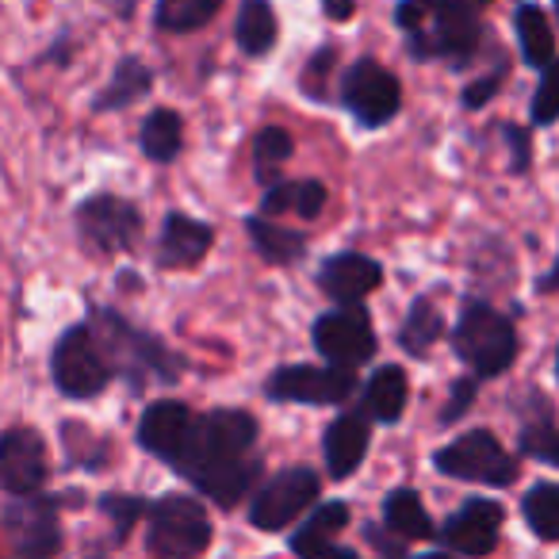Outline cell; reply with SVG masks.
Wrapping results in <instances>:
<instances>
[{
    "mask_svg": "<svg viewBox=\"0 0 559 559\" xmlns=\"http://www.w3.org/2000/svg\"><path fill=\"white\" fill-rule=\"evenodd\" d=\"M257 441V418L246 411H211L200 414L195 433L188 441L185 456L177 460V472L192 479L195 490L215 498L223 510L238 506L246 490L261 475V460L249 456Z\"/></svg>",
    "mask_w": 559,
    "mask_h": 559,
    "instance_id": "6da1fadb",
    "label": "cell"
},
{
    "mask_svg": "<svg viewBox=\"0 0 559 559\" xmlns=\"http://www.w3.org/2000/svg\"><path fill=\"white\" fill-rule=\"evenodd\" d=\"M452 345H456V357L479 380L502 376L518 360V330H513V322L506 314H498L490 304H479V299L464 304L456 330H452Z\"/></svg>",
    "mask_w": 559,
    "mask_h": 559,
    "instance_id": "7a4b0ae2",
    "label": "cell"
},
{
    "mask_svg": "<svg viewBox=\"0 0 559 559\" xmlns=\"http://www.w3.org/2000/svg\"><path fill=\"white\" fill-rule=\"evenodd\" d=\"M96 337H100L104 353H108L111 368H123L134 391H142L146 380L157 383H177L180 380V357H173L157 337L142 334V330L127 326L116 311H96Z\"/></svg>",
    "mask_w": 559,
    "mask_h": 559,
    "instance_id": "3957f363",
    "label": "cell"
},
{
    "mask_svg": "<svg viewBox=\"0 0 559 559\" xmlns=\"http://www.w3.org/2000/svg\"><path fill=\"white\" fill-rule=\"evenodd\" d=\"M50 372H55V388L70 399H93L108 388L111 380V360L104 353L100 337L93 334V326H70L55 345L50 357Z\"/></svg>",
    "mask_w": 559,
    "mask_h": 559,
    "instance_id": "277c9868",
    "label": "cell"
},
{
    "mask_svg": "<svg viewBox=\"0 0 559 559\" xmlns=\"http://www.w3.org/2000/svg\"><path fill=\"white\" fill-rule=\"evenodd\" d=\"M433 464H437V472H444L449 479L487 483V487H510V483L518 479V460L498 444V437L490 433V429L460 433L452 444L437 449Z\"/></svg>",
    "mask_w": 559,
    "mask_h": 559,
    "instance_id": "5b68a950",
    "label": "cell"
},
{
    "mask_svg": "<svg viewBox=\"0 0 559 559\" xmlns=\"http://www.w3.org/2000/svg\"><path fill=\"white\" fill-rule=\"evenodd\" d=\"M211 544V521L195 498L165 495L150 506V536L146 548L154 556H200Z\"/></svg>",
    "mask_w": 559,
    "mask_h": 559,
    "instance_id": "8992f818",
    "label": "cell"
},
{
    "mask_svg": "<svg viewBox=\"0 0 559 559\" xmlns=\"http://www.w3.org/2000/svg\"><path fill=\"white\" fill-rule=\"evenodd\" d=\"M342 104L360 127L376 131V127L391 123L403 108V88L391 70H383L376 58H360L353 70L342 78Z\"/></svg>",
    "mask_w": 559,
    "mask_h": 559,
    "instance_id": "52a82bcc",
    "label": "cell"
},
{
    "mask_svg": "<svg viewBox=\"0 0 559 559\" xmlns=\"http://www.w3.org/2000/svg\"><path fill=\"white\" fill-rule=\"evenodd\" d=\"M357 388V376L353 368L334 365L330 360L326 368L319 365H288L280 372L269 376L264 383V395L276 399V403H307V406H337L353 395Z\"/></svg>",
    "mask_w": 559,
    "mask_h": 559,
    "instance_id": "ba28073f",
    "label": "cell"
},
{
    "mask_svg": "<svg viewBox=\"0 0 559 559\" xmlns=\"http://www.w3.org/2000/svg\"><path fill=\"white\" fill-rule=\"evenodd\" d=\"M4 528L20 559H47L62 548V528H58V506L55 498L39 495H9L4 510Z\"/></svg>",
    "mask_w": 559,
    "mask_h": 559,
    "instance_id": "9c48e42d",
    "label": "cell"
},
{
    "mask_svg": "<svg viewBox=\"0 0 559 559\" xmlns=\"http://www.w3.org/2000/svg\"><path fill=\"white\" fill-rule=\"evenodd\" d=\"M319 498V475L311 467H284L276 479H269L261 487V495L249 506V525L261 528V533H276V528H288L307 506H314Z\"/></svg>",
    "mask_w": 559,
    "mask_h": 559,
    "instance_id": "30bf717a",
    "label": "cell"
},
{
    "mask_svg": "<svg viewBox=\"0 0 559 559\" xmlns=\"http://www.w3.org/2000/svg\"><path fill=\"white\" fill-rule=\"evenodd\" d=\"M78 230L81 241L100 257L123 253V249H131L139 241L142 215L134 203L119 200V195H93V200H85L78 207Z\"/></svg>",
    "mask_w": 559,
    "mask_h": 559,
    "instance_id": "8fae6325",
    "label": "cell"
},
{
    "mask_svg": "<svg viewBox=\"0 0 559 559\" xmlns=\"http://www.w3.org/2000/svg\"><path fill=\"white\" fill-rule=\"evenodd\" d=\"M314 349H319L326 360L345 365V368L368 365V360H372V353H376L372 319H368L357 304L334 307V311L322 314V319L314 322Z\"/></svg>",
    "mask_w": 559,
    "mask_h": 559,
    "instance_id": "7c38bea8",
    "label": "cell"
},
{
    "mask_svg": "<svg viewBox=\"0 0 559 559\" xmlns=\"http://www.w3.org/2000/svg\"><path fill=\"white\" fill-rule=\"evenodd\" d=\"M195 421H200V414H192L185 403L162 399V403L146 406V414H142L139 444L150 452V456L177 467V460L185 456L188 441H192V433H195Z\"/></svg>",
    "mask_w": 559,
    "mask_h": 559,
    "instance_id": "4fadbf2b",
    "label": "cell"
},
{
    "mask_svg": "<svg viewBox=\"0 0 559 559\" xmlns=\"http://www.w3.org/2000/svg\"><path fill=\"white\" fill-rule=\"evenodd\" d=\"M47 467V444L35 429H9L0 441V483L9 495H32L43 490Z\"/></svg>",
    "mask_w": 559,
    "mask_h": 559,
    "instance_id": "5bb4252c",
    "label": "cell"
},
{
    "mask_svg": "<svg viewBox=\"0 0 559 559\" xmlns=\"http://www.w3.org/2000/svg\"><path fill=\"white\" fill-rule=\"evenodd\" d=\"M506 513L498 502L490 498H472L464 502L441 528V544L449 551H460V556H487L498 544V528H502Z\"/></svg>",
    "mask_w": 559,
    "mask_h": 559,
    "instance_id": "9a60e30c",
    "label": "cell"
},
{
    "mask_svg": "<svg viewBox=\"0 0 559 559\" xmlns=\"http://www.w3.org/2000/svg\"><path fill=\"white\" fill-rule=\"evenodd\" d=\"M479 0H433V47L437 58L467 62L479 47Z\"/></svg>",
    "mask_w": 559,
    "mask_h": 559,
    "instance_id": "2e32d148",
    "label": "cell"
},
{
    "mask_svg": "<svg viewBox=\"0 0 559 559\" xmlns=\"http://www.w3.org/2000/svg\"><path fill=\"white\" fill-rule=\"evenodd\" d=\"M383 284L380 261L365 253H334L330 261H322L319 269V288L326 292L334 304H360L365 296H372Z\"/></svg>",
    "mask_w": 559,
    "mask_h": 559,
    "instance_id": "e0dca14e",
    "label": "cell"
},
{
    "mask_svg": "<svg viewBox=\"0 0 559 559\" xmlns=\"http://www.w3.org/2000/svg\"><path fill=\"white\" fill-rule=\"evenodd\" d=\"M211 241H215V230L207 223L169 211L162 223V238H157V264L162 269H188V264L203 261Z\"/></svg>",
    "mask_w": 559,
    "mask_h": 559,
    "instance_id": "ac0fdd59",
    "label": "cell"
},
{
    "mask_svg": "<svg viewBox=\"0 0 559 559\" xmlns=\"http://www.w3.org/2000/svg\"><path fill=\"white\" fill-rule=\"evenodd\" d=\"M349 525V506L345 502H322L311 518L304 521L296 536L288 540V548L296 556H330V559H357L353 548H337L334 536Z\"/></svg>",
    "mask_w": 559,
    "mask_h": 559,
    "instance_id": "d6986e66",
    "label": "cell"
},
{
    "mask_svg": "<svg viewBox=\"0 0 559 559\" xmlns=\"http://www.w3.org/2000/svg\"><path fill=\"white\" fill-rule=\"evenodd\" d=\"M322 452H326L330 475H334V479H349L368 452V418L365 414H337V418L326 426Z\"/></svg>",
    "mask_w": 559,
    "mask_h": 559,
    "instance_id": "ffe728a7",
    "label": "cell"
},
{
    "mask_svg": "<svg viewBox=\"0 0 559 559\" xmlns=\"http://www.w3.org/2000/svg\"><path fill=\"white\" fill-rule=\"evenodd\" d=\"M406 399H411V380L399 365L376 368V376L365 388V411L380 426H395L406 411Z\"/></svg>",
    "mask_w": 559,
    "mask_h": 559,
    "instance_id": "44dd1931",
    "label": "cell"
},
{
    "mask_svg": "<svg viewBox=\"0 0 559 559\" xmlns=\"http://www.w3.org/2000/svg\"><path fill=\"white\" fill-rule=\"evenodd\" d=\"M383 525L395 536H403V540H429L433 533H441V528H433L426 506L411 487H399L383 498Z\"/></svg>",
    "mask_w": 559,
    "mask_h": 559,
    "instance_id": "7402d4cb",
    "label": "cell"
},
{
    "mask_svg": "<svg viewBox=\"0 0 559 559\" xmlns=\"http://www.w3.org/2000/svg\"><path fill=\"white\" fill-rule=\"evenodd\" d=\"M264 215H299V218H319L326 207V188L319 180H292V185H269L261 200Z\"/></svg>",
    "mask_w": 559,
    "mask_h": 559,
    "instance_id": "603a6c76",
    "label": "cell"
},
{
    "mask_svg": "<svg viewBox=\"0 0 559 559\" xmlns=\"http://www.w3.org/2000/svg\"><path fill=\"white\" fill-rule=\"evenodd\" d=\"M246 230H249V238H253L257 253H261L269 264H292V261H299L307 249L304 234L288 230V226H280V223H269L264 215L246 218Z\"/></svg>",
    "mask_w": 559,
    "mask_h": 559,
    "instance_id": "cb8c5ba5",
    "label": "cell"
},
{
    "mask_svg": "<svg viewBox=\"0 0 559 559\" xmlns=\"http://www.w3.org/2000/svg\"><path fill=\"white\" fill-rule=\"evenodd\" d=\"M154 88V73L139 62V58H123L111 73L108 88L93 100L96 111H116V108H127V104L142 100V96Z\"/></svg>",
    "mask_w": 559,
    "mask_h": 559,
    "instance_id": "d4e9b609",
    "label": "cell"
},
{
    "mask_svg": "<svg viewBox=\"0 0 559 559\" xmlns=\"http://www.w3.org/2000/svg\"><path fill=\"white\" fill-rule=\"evenodd\" d=\"M142 154L150 157V162L157 165H169L173 157L180 154V146H185V123H180L177 111L169 108H157L146 116V123H142Z\"/></svg>",
    "mask_w": 559,
    "mask_h": 559,
    "instance_id": "484cf974",
    "label": "cell"
},
{
    "mask_svg": "<svg viewBox=\"0 0 559 559\" xmlns=\"http://www.w3.org/2000/svg\"><path fill=\"white\" fill-rule=\"evenodd\" d=\"M238 47L249 58H261L276 47V12L269 0H246L238 12Z\"/></svg>",
    "mask_w": 559,
    "mask_h": 559,
    "instance_id": "4316f807",
    "label": "cell"
},
{
    "mask_svg": "<svg viewBox=\"0 0 559 559\" xmlns=\"http://www.w3.org/2000/svg\"><path fill=\"white\" fill-rule=\"evenodd\" d=\"M518 39H521V58H525L533 70H544L556 55V39H551V24L536 4H521L518 9Z\"/></svg>",
    "mask_w": 559,
    "mask_h": 559,
    "instance_id": "83f0119b",
    "label": "cell"
},
{
    "mask_svg": "<svg viewBox=\"0 0 559 559\" xmlns=\"http://www.w3.org/2000/svg\"><path fill=\"white\" fill-rule=\"evenodd\" d=\"M441 334H444V322H441V314H437V307L429 304V299H414L411 314H406V322L399 326V345H403L411 357H429V349H433V342Z\"/></svg>",
    "mask_w": 559,
    "mask_h": 559,
    "instance_id": "f1b7e54d",
    "label": "cell"
},
{
    "mask_svg": "<svg viewBox=\"0 0 559 559\" xmlns=\"http://www.w3.org/2000/svg\"><path fill=\"white\" fill-rule=\"evenodd\" d=\"M218 9H223V0H157L154 20L162 32H195Z\"/></svg>",
    "mask_w": 559,
    "mask_h": 559,
    "instance_id": "f546056e",
    "label": "cell"
},
{
    "mask_svg": "<svg viewBox=\"0 0 559 559\" xmlns=\"http://www.w3.org/2000/svg\"><path fill=\"white\" fill-rule=\"evenodd\" d=\"M292 150H296V142H292V134L284 131V127H264V131L253 139V173H257V180H261V185H276L280 165L288 162Z\"/></svg>",
    "mask_w": 559,
    "mask_h": 559,
    "instance_id": "4dcf8cb0",
    "label": "cell"
},
{
    "mask_svg": "<svg viewBox=\"0 0 559 559\" xmlns=\"http://www.w3.org/2000/svg\"><path fill=\"white\" fill-rule=\"evenodd\" d=\"M525 521L540 540H559V483H536L528 490Z\"/></svg>",
    "mask_w": 559,
    "mask_h": 559,
    "instance_id": "1f68e13d",
    "label": "cell"
},
{
    "mask_svg": "<svg viewBox=\"0 0 559 559\" xmlns=\"http://www.w3.org/2000/svg\"><path fill=\"white\" fill-rule=\"evenodd\" d=\"M521 452L533 460H544V464H559V429L551 426L548 418H536L521 426Z\"/></svg>",
    "mask_w": 559,
    "mask_h": 559,
    "instance_id": "d6a6232c",
    "label": "cell"
},
{
    "mask_svg": "<svg viewBox=\"0 0 559 559\" xmlns=\"http://www.w3.org/2000/svg\"><path fill=\"white\" fill-rule=\"evenodd\" d=\"M100 513L104 518H111L116 536H127L134 528V521L146 513V502L134 498V495H100Z\"/></svg>",
    "mask_w": 559,
    "mask_h": 559,
    "instance_id": "836d02e7",
    "label": "cell"
},
{
    "mask_svg": "<svg viewBox=\"0 0 559 559\" xmlns=\"http://www.w3.org/2000/svg\"><path fill=\"white\" fill-rule=\"evenodd\" d=\"M556 119H559V62H548L533 96V123H556Z\"/></svg>",
    "mask_w": 559,
    "mask_h": 559,
    "instance_id": "e575fe53",
    "label": "cell"
},
{
    "mask_svg": "<svg viewBox=\"0 0 559 559\" xmlns=\"http://www.w3.org/2000/svg\"><path fill=\"white\" fill-rule=\"evenodd\" d=\"M472 399H475V380L452 383V395H449V403H444V411H441V426H452V421H456L460 414H467Z\"/></svg>",
    "mask_w": 559,
    "mask_h": 559,
    "instance_id": "d590c367",
    "label": "cell"
},
{
    "mask_svg": "<svg viewBox=\"0 0 559 559\" xmlns=\"http://www.w3.org/2000/svg\"><path fill=\"white\" fill-rule=\"evenodd\" d=\"M429 16H433V0H403L395 9V20L403 32H418L421 24H429Z\"/></svg>",
    "mask_w": 559,
    "mask_h": 559,
    "instance_id": "8d00e7d4",
    "label": "cell"
},
{
    "mask_svg": "<svg viewBox=\"0 0 559 559\" xmlns=\"http://www.w3.org/2000/svg\"><path fill=\"white\" fill-rule=\"evenodd\" d=\"M498 85H502V70H498L495 78H483V81H475V85H467V88H464V104H467L472 111H475V108H483V104H487L490 96L498 93Z\"/></svg>",
    "mask_w": 559,
    "mask_h": 559,
    "instance_id": "74e56055",
    "label": "cell"
},
{
    "mask_svg": "<svg viewBox=\"0 0 559 559\" xmlns=\"http://www.w3.org/2000/svg\"><path fill=\"white\" fill-rule=\"evenodd\" d=\"M330 62H334V50H330V47H322L319 55H314L311 62H307L304 85H307V81H311V96H322L319 81H322V78H326V73H330Z\"/></svg>",
    "mask_w": 559,
    "mask_h": 559,
    "instance_id": "f35d334b",
    "label": "cell"
},
{
    "mask_svg": "<svg viewBox=\"0 0 559 559\" xmlns=\"http://www.w3.org/2000/svg\"><path fill=\"white\" fill-rule=\"evenodd\" d=\"M502 131L513 146V169H528V134L518 131V127H502Z\"/></svg>",
    "mask_w": 559,
    "mask_h": 559,
    "instance_id": "ab89813d",
    "label": "cell"
},
{
    "mask_svg": "<svg viewBox=\"0 0 559 559\" xmlns=\"http://www.w3.org/2000/svg\"><path fill=\"white\" fill-rule=\"evenodd\" d=\"M322 9H326L330 20H349L353 9H357V0H322Z\"/></svg>",
    "mask_w": 559,
    "mask_h": 559,
    "instance_id": "60d3db41",
    "label": "cell"
},
{
    "mask_svg": "<svg viewBox=\"0 0 559 559\" xmlns=\"http://www.w3.org/2000/svg\"><path fill=\"white\" fill-rule=\"evenodd\" d=\"M540 292H559V261L551 264V272H544L540 276V284H536Z\"/></svg>",
    "mask_w": 559,
    "mask_h": 559,
    "instance_id": "b9f144b4",
    "label": "cell"
},
{
    "mask_svg": "<svg viewBox=\"0 0 559 559\" xmlns=\"http://www.w3.org/2000/svg\"><path fill=\"white\" fill-rule=\"evenodd\" d=\"M556 372H559V357H556Z\"/></svg>",
    "mask_w": 559,
    "mask_h": 559,
    "instance_id": "7bdbcfd3",
    "label": "cell"
},
{
    "mask_svg": "<svg viewBox=\"0 0 559 559\" xmlns=\"http://www.w3.org/2000/svg\"><path fill=\"white\" fill-rule=\"evenodd\" d=\"M556 4H559V0H556Z\"/></svg>",
    "mask_w": 559,
    "mask_h": 559,
    "instance_id": "ee69618b",
    "label": "cell"
}]
</instances>
